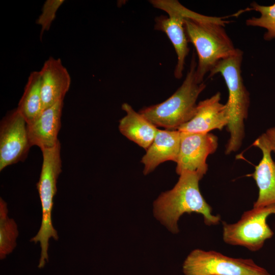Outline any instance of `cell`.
<instances>
[{
	"instance_id": "1",
	"label": "cell",
	"mask_w": 275,
	"mask_h": 275,
	"mask_svg": "<svg viewBox=\"0 0 275 275\" xmlns=\"http://www.w3.org/2000/svg\"><path fill=\"white\" fill-rule=\"evenodd\" d=\"M201 179L194 173L184 172L173 188L162 193L153 202L154 217L171 233L179 232L178 222L185 213L201 214L208 226L217 225L221 221L219 215L212 213L200 192Z\"/></svg>"
},
{
	"instance_id": "2",
	"label": "cell",
	"mask_w": 275,
	"mask_h": 275,
	"mask_svg": "<svg viewBox=\"0 0 275 275\" xmlns=\"http://www.w3.org/2000/svg\"><path fill=\"white\" fill-rule=\"evenodd\" d=\"M229 21L223 17L202 15L198 18H184V27L188 42L194 46L198 58L196 70L197 80L201 83L221 60L236 53L225 26Z\"/></svg>"
},
{
	"instance_id": "3",
	"label": "cell",
	"mask_w": 275,
	"mask_h": 275,
	"mask_svg": "<svg viewBox=\"0 0 275 275\" xmlns=\"http://www.w3.org/2000/svg\"><path fill=\"white\" fill-rule=\"evenodd\" d=\"M243 54L238 49L234 54L220 61L209 73V77L220 74L228 91L225 104L228 117L226 127L230 138L226 146V154L238 150L244 138V121L248 116L250 99L241 74Z\"/></svg>"
},
{
	"instance_id": "4",
	"label": "cell",
	"mask_w": 275,
	"mask_h": 275,
	"mask_svg": "<svg viewBox=\"0 0 275 275\" xmlns=\"http://www.w3.org/2000/svg\"><path fill=\"white\" fill-rule=\"evenodd\" d=\"M197 63L193 54L189 69L181 85L164 101L143 108L139 111L156 127L178 130L195 116L197 99L206 88L196 77Z\"/></svg>"
},
{
	"instance_id": "5",
	"label": "cell",
	"mask_w": 275,
	"mask_h": 275,
	"mask_svg": "<svg viewBox=\"0 0 275 275\" xmlns=\"http://www.w3.org/2000/svg\"><path fill=\"white\" fill-rule=\"evenodd\" d=\"M41 151L43 160L37 188L42 206V222L37 234L30 240L31 242L40 244L39 268L43 267L46 261H48L49 239L53 238L57 240L59 238L57 231L52 225L51 212L53 198L57 191V180L62 172L60 142L59 141L53 147Z\"/></svg>"
},
{
	"instance_id": "6",
	"label": "cell",
	"mask_w": 275,
	"mask_h": 275,
	"mask_svg": "<svg viewBox=\"0 0 275 275\" xmlns=\"http://www.w3.org/2000/svg\"><path fill=\"white\" fill-rule=\"evenodd\" d=\"M182 270L184 275H271L252 259L235 258L199 249L186 257Z\"/></svg>"
},
{
	"instance_id": "7",
	"label": "cell",
	"mask_w": 275,
	"mask_h": 275,
	"mask_svg": "<svg viewBox=\"0 0 275 275\" xmlns=\"http://www.w3.org/2000/svg\"><path fill=\"white\" fill-rule=\"evenodd\" d=\"M275 214V204L254 208L243 213L233 224L223 222V239L230 245L242 246L251 251L260 250L266 240L273 235L268 225V216Z\"/></svg>"
},
{
	"instance_id": "8",
	"label": "cell",
	"mask_w": 275,
	"mask_h": 275,
	"mask_svg": "<svg viewBox=\"0 0 275 275\" xmlns=\"http://www.w3.org/2000/svg\"><path fill=\"white\" fill-rule=\"evenodd\" d=\"M150 3L155 8L168 14V17L161 16L156 19L155 29L164 32L173 44L177 57L174 74L176 78L180 79L189 51L184 27L185 16L181 8L182 5L176 0H152Z\"/></svg>"
},
{
	"instance_id": "9",
	"label": "cell",
	"mask_w": 275,
	"mask_h": 275,
	"mask_svg": "<svg viewBox=\"0 0 275 275\" xmlns=\"http://www.w3.org/2000/svg\"><path fill=\"white\" fill-rule=\"evenodd\" d=\"M31 147L24 118L17 108L11 111L0 124V171L23 161Z\"/></svg>"
},
{
	"instance_id": "10",
	"label": "cell",
	"mask_w": 275,
	"mask_h": 275,
	"mask_svg": "<svg viewBox=\"0 0 275 275\" xmlns=\"http://www.w3.org/2000/svg\"><path fill=\"white\" fill-rule=\"evenodd\" d=\"M181 133L180 145L176 161V173L190 172L202 179L208 170L207 157L218 146L217 138L210 133Z\"/></svg>"
},
{
	"instance_id": "11",
	"label": "cell",
	"mask_w": 275,
	"mask_h": 275,
	"mask_svg": "<svg viewBox=\"0 0 275 275\" xmlns=\"http://www.w3.org/2000/svg\"><path fill=\"white\" fill-rule=\"evenodd\" d=\"M221 94L217 92L209 98L200 101L195 116L180 127L181 132L204 134L214 129L222 130L228 123L225 104L221 102Z\"/></svg>"
},
{
	"instance_id": "12",
	"label": "cell",
	"mask_w": 275,
	"mask_h": 275,
	"mask_svg": "<svg viewBox=\"0 0 275 275\" xmlns=\"http://www.w3.org/2000/svg\"><path fill=\"white\" fill-rule=\"evenodd\" d=\"M44 110L63 101L71 85L70 75L60 58L49 57L39 71Z\"/></svg>"
},
{
	"instance_id": "13",
	"label": "cell",
	"mask_w": 275,
	"mask_h": 275,
	"mask_svg": "<svg viewBox=\"0 0 275 275\" xmlns=\"http://www.w3.org/2000/svg\"><path fill=\"white\" fill-rule=\"evenodd\" d=\"M253 145L260 149L262 157L254 172L250 176L255 180L259 189L258 197L253 207L260 208L275 204V162L271 157V151L262 134Z\"/></svg>"
},
{
	"instance_id": "14",
	"label": "cell",
	"mask_w": 275,
	"mask_h": 275,
	"mask_svg": "<svg viewBox=\"0 0 275 275\" xmlns=\"http://www.w3.org/2000/svg\"><path fill=\"white\" fill-rule=\"evenodd\" d=\"M63 101H59L44 109L40 117L27 124L30 145L42 150L55 146L59 142L58 135L61 126Z\"/></svg>"
},
{
	"instance_id": "15",
	"label": "cell",
	"mask_w": 275,
	"mask_h": 275,
	"mask_svg": "<svg viewBox=\"0 0 275 275\" xmlns=\"http://www.w3.org/2000/svg\"><path fill=\"white\" fill-rule=\"evenodd\" d=\"M180 140L179 130L158 129L153 142L141 159L144 166L143 174H150L163 162L171 160L176 162Z\"/></svg>"
},
{
	"instance_id": "16",
	"label": "cell",
	"mask_w": 275,
	"mask_h": 275,
	"mask_svg": "<svg viewBox=\"0 0 275 275\" xmlns=\"http://www.w3.org/2000/svg\"><path fill=\"white\" fill-rule=\"evenodd\" d=\"M122 109L126 115L120 121L119 129L127 139L147 150L153 141L157 128L132 106L124 103Z\"/></svg>"
},
{
	"instance_id": "17",
	"label": "cell",
	"mask_w": 275,
	"mask_h": 275,
	"mask_svg": "<svg viewBox=\"0 0 275 275\" xmlns=\"http://www.w3.org/2000/svg\"><path fill=\"white\" fill-rule=\"evenodd\" d=\"M41 84L40 72H32L16 108L24 118L27 124L34 122L44 111Z\"/></svg>"
},
{
	"instance_id": "18",
	"label": "cell",
	"mask_w": 275,
	"mask_h": 275,
	"mask_svg": "<svg viewBox=\"0 0 275 275\" xmlns=\"http://www.w3.org/2000/svg\"><path fill=\"white\" fill-rule=\"evenodd\" d=\"M7 204L0 199V258L4 259L12 253L16 245V240L18 235L17 225L12 218L8 216Z\"/></svg>"
},
{
	"instance_id": "19",
	"label": "cell",
	"mask_w": 275,
	"mask_h": 275,
	"mask_svg": "<svg viewBox=\"0 0 275 275\" xmlns=\"http://www.w3.org/2000/svg\"><path fill=\"white\" fill-rule=\"evenodd\" d=\"M245 11L253 10L259 12V17H252L245 21L249 26L260 27L265 29L263 38L266 41L275 39V3L269 6H263L255 2H252Z\"/></svg>"
},
{
	"instance_id": "20",
	"label": "cell",
	"mask_w": 275,
	"mask_h": 275,
	"mask_svg": "<svg viewBox=\"0 0 275 275\" xmlns=\"http://www.w3.org/2000/svg\"><path fill=\"white\" fill-rule=\"evenodd\" d=\"M64 2V0H47L44 2L41 13L36 20V23L41 27V39L44 32L49 30L52 21L56 18L58 9Z\"/></svg>"
},
{
	"instance_id": "21",
	"label": "cell",
	"mask_w": 275,
	"mask_h": 275,
	"mask_svg": "<svg viewBox=\"0 0 275 275\" xmlns=\"http://www.w3.org/2000/svg\"><path fill=\"white\" fill-rule=\"evenodd\" d=\"M263 134L268 144L271 152L275 153V126L268 129Z\"/></svg>"
}]
</instances>
